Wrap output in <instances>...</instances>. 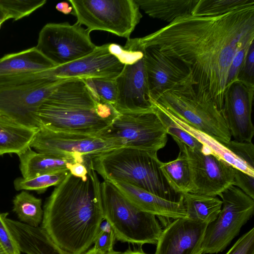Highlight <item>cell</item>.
<instances>
[{
  "label": "cell",
  "mask_w": 254,
  "mask_h": 254,
  "mask_svg": "<svg viewBox=\"0 0 254 254\" xmlns=\"http://www.w3.org/2000/svg\"><path fill=\"white\" fill-rule=\"evenodd\" d=\"M12 202V211L20 222L30 226L39 227L43 216L41 199L23 190L14 197Z\"/></svg>",
  "instance_id": "obj_28"
},
{
  "label": "cell",
  "mask_w": 254,
  "mask_h": 254,
  "mask_svg": "<svg viewBox=\"0 0 254 254\" xmlns=\"http://www.w3.org/2000/svg\"><path fill=\"white\" fill-rule=\"evenodd\" d=\"M152 102L157 114L165 126L168 134L171 135L173 138L178 139L192 149L201 151L206 154L212 153L195 138L178 127L158 104L153 101Z\"/></svg>",
  "instance_id": "obj_31"
},
{
  "label": "cell",
  "mask_w": 254,
  "mask_h": 254,
  "mask_svg": "<svg viewBox=\"0 0 254 254\" xmlns=\"http://www.w3.org/2000/svg\"><path fill=\"white\" fill-rule=\"evenodd\" d=\"M193 86L190 76L152 101L222 144L228 143L232 136L221 111L215 102L200 99Z\"/></svg>",
  "instance_id": "obj_7"
},
{
  "label": "cell",
  "mask_w": 254,
  "mask_h": 254,
  "mask_svg": "<svg viewBox=\"0 0 254 254\" xmlns=\"http://www.w3.org/2000/svg\"><path fill=\"white\" fill-rule=\"evenodd\" d=\"M114 107L101 102L82 79L61 81L40 106L39 127L96 136L118 115Z\"/></svg>",
  "instance_id": "obj_3"
},
{
  "label": "cell",
  "mask_w": 254,
  "mask_h": 254,
  "mask_svg": "<svg viewBox=\"0 0 254 254\" xmlns=\"http://www.w3.org/2000/svg\"><path fill=\"white\" fill-rule=\"evenodd\" d=\"M254 85L237 80L227 89L221 112L232 137L252 142L254 127L252 120Z\"/></svg>",
  "instance_id": "obj_16"
},
{
  "label": "cell",
  "mask_w": 254,
  "mask_h": 254,
  "mask_svg": "<svg viewBox=\"0 0 254 254\" xmlns=\"http://www.w3.org/2000/svg\"><path fill=\"white\" fill-rule=\"evenodd\" d=\"M136 40L183 62L198 97L221 111L232 60L254 43V4L216 16H182Z\"/></svg>",
  "instance_id": "obj_1"
},
{
  "label": "cell",
  "mask_w": 254,
  "mask_h": 254,
  "mask_svg": "<svg viewBox=\"0 0 254 254\" xmlns=\"http://www.w3.org/2000/svg\"><path fill=\"white\" fill-rule=\"evenodd\" d=\"M111 183L133 205L141 211L162 219L175 220L186 218V209L180 196L178 200H170L124 182Z\"/></svg>",
  "instance_id": "obj_19"
},
{
  "label": "cell",
  "mask_w": 254,
  "mask_h": 254,
  "mask_svg": "<svg viewBox=\"0 0 254 254\" xmlns=\"http://www.w3.org/2000/svg\"><path fill=\"white\" fill-rule=\"evenodd\" d=\"M254 4V0H198L192 15L216 16Z\"/></svg>",
  "instance_id": "obj_29"
},
{
  "label": "cell",
  "mask_w": 254,
  "mask_h": 254,
  "mask_svg": "<svg viewBox=\"0 0 254 254\" xmlns=\"http://www.w3.org/2000/svg\"><path fill=\"white\" fill-rule=\"evenodd\" d=\"M186 211V218L208 225L217 217L222 207L216 196L188 192L180 194Z\"/></svg>",
  "instance_id": "obj_25"
},
{
  "label": "cell",
  "mask_w": 254,
  "mask_h": 254,
  "mask_svg": "<svg viewBox=\"0 0 254 254\" xmlns=\"http://www.w3.org/2000/svg\"><path fill=\"white\" fill-rule=\"evenodd\" d=\"M8 213H0V244L7 254H21L18 246L5 223Z\"/></svg>",
  "instance_id": "obj_36"
},
{
  "label": "cell",
  "mask_w": 254,
  "mask_h": 254,
  "mask_svg": "<svg viewBox=\"0 0 254 254\" xmlns=\"http://www.w3.org/2000/svg\"><path fill=\"white\" fill-rule=\"evenodd\" d=\"M106 254H148L144 253L142 250H132L131 249H128L124 252H118L114 250L112 252L107 253Z\"/></svg>",
  "instance_id": "obj_43"
},
{
  "label": "cell",
  "mask_w": 254,
  "mask_h": 254,
  "mask_svg": "<svg viewBox=\"0 0 254 254\" xmlns=\"http://www.w3.org/2000/svg\"><path fill=\"white\" fill-rule=\"evenodd\" d=\"M8 17L0 9V29L2 23L5 21L8 20Z\"/></svg>",
  "instance_id": "obj_45"
},
{
  "label": "cell",
  "mask_w": 254,
  "mask_h": 254,
  "mask_svg": "<svg viewBox=\"0 0 254 254\" xmlns=\"http://www.w3.org/2000/svg\"><path fill=\"white\" fill-rule=\"evenodd\" d=\"M7 227L21 252L26 254H61L41 227L6 218Z\"/></svg>",
  "instance_id": "obj_21"
},
{
  "label": "cell",
  "mask_w": 254,
  "mask_h": 254,
  "mask_svg": "<svg viewBox=\"0 0 254 254\" xmlns=\"http://www.w3.org/2000/svg\"><path fill=\"white\" fill-rule=\"evenodd\" d=\"M86 179L69 173L47 199L41 228L61 254H82L93 245L104 219L100 183L91 164Z\"/></svg>",
  "instance_id": "obj_2"
},
{
  "label": "cell",
  "mask_w": 254,
  "mask_h": 254,
  "mask_svg": "<svg viewBox=\"0 0 254 254\" xmlns=\"http://www.w3.org/2000/svg\"><path fill=\"white\" fill-rule=\"evenodd\" d=\"M55 66L34 47L0 58V77L41 72Z\"/></svg>",
  "instance_id": "obj_22"
},
{
  "label": "cell",
  "mask_w": 254,
  "mask_h": 254,
  "mask_svg": "<svg viewBox=\"0 0 254 254\" xmlns=\"http://www.w3.org/2000/svg\"><path fill=\"white\" fill-rule=\"evenodd\" d=\"M238 80L254 85V43L250 46L241 67Z\"/></svg>",
  "instance_id": "obj_37"
},
{
  "label": "cell",
  "mask_w": 254,
  "mask_h": 254,
  "mask_svg": "<svg viewBox=\"0 0 254 254\" xmlns=\"http://www.w3.org/2000/svg\"><path fill=\"white\" fill-rule=\"evenodd\" d=\"M160 169L168 186L175 193L190 192V172L185 154L179 151L177 157L168 162L160 161Z\"/></svg>",
  "instance_id": "obj_27"
},
{
  "label": "cell",
  "mask_w": 254,
  "mask_h": 254,
  "mask_svg": "<svg viewBox=\"0 0 254 254\" xmlns=\"http://www.w3.org/2000/svg\"><path fill=\"white\" fill-rule=\"evenodd\" d=\"M109 48L125 64L115 79L117 98L114 108L118 113L139 112L153 107L149 92L142 50L136 38H129L125 46L112 43Z\"/></svg>",
  "instance_id": "obj_8"
},
{
  "label": "cell",
  "mask_w": 254,
  "mask_h": 254,
  "mask_svg": "<svg viewBox=\"0 0 254 254\" xmlns=\"http://www.w3.org/2000/svg\"><path fill=\"white\" fill-rule=\"evenodd\" d=\"M83 80L101 102L114 106L118 94L115 79L94 77Z\"/></svg>",
  "instance_id": "obj_33"
},
{
  "label": "cell",
  "mask_w": 254,
  "mask_h": 254,
  "mask_svg": "<svg viewBox=\"0 0 254 254\" xmlns=\"http://www.w3.org/2000/svg\"><path fill=\"white\" fill-rule=\"evenodd\" d=\"M207 225L187 218L173 220L162 230L154 254H202Z\"/></svg>",
  "instance_id": "obj_18"
},
{
  "label": "cell",
  "mask_w": 254,
  "mask_h": 254,
  "mask_svg": "<svg viewBox=\"0 0 254 254\" xmlns=\"http://www.w3.org/2000/svg\"><path fill=\"white\" fill-rule=\"evenodd\" d=\"M116 240L112 227L107 221L104 219L99 226L93 248L106 254L114 250Z\"/></svg>",
  "instance_id": "obj_34"
},
{
  "label": "cell",
  "mask_w": 254,
  "mask_h": 254,
  "mask_svg": "<svg viewBox=\"0 0 254 254\" xmlns=\"http://www.w3.org/2000/svg\"><path fill=\"white\" fill-rule=\"evenodd\" d=\"M250 46L240 49L236 53L229 68L226 90L232 83L238 80L241 67Z\"/></svg>",
  "instance_id": "obj_40"
},
{
  "label": "cell",
  "mask_w": 254,
  "mask_h": 254,
  "mask_svg": "<svg viewBox=\"0 0 254 254\" xmlns=\"http://www.w3.org/2000/svg\"><path fill=\"white\" fill-rule=\"evenodd\" d=\"M140 47L144 54L152 101L191 76L189 69L180 60L154 48Z\"/></svg>",
  "instance_id": "obj_17"
},
{
  "label": "cell",
  "mask_w": 254,
  "mask_h": 254,
  "mask_svg": "<svg viewBox=\"0 0 254 254\" xmlns=\"http://www.w3.org/2000/svg\"><path fill=\"white\" fill-rule=\"evenodd\" d=\"M109 44L96 48L89 54L78 60L47 70L51 76L63 80L94 77L116 79L125 64L111 53Z\"/></svg>",
  "instance_id": "obj_15"
},
{
  "label": "cell",
  "mask_w": 254,
  "mask_h": 254,
  "mask_svg": "<svg viewBox=\"0 0 254 254\" xmlns=\"http://www.w3.org/2000/svg\"><path fill=\"white\" fill-rule=\"evenodd\" d=\"M56 9L63 13L67 14L71 13L72 11L71 6L65 2H62L58 3L56 6Z\"/></svg>",
  "instance_id": "obj_42"
},
{
  "label": "cell",
  "mask_w": 254,
  "mask_h": 254,
  "mask_svg": "<svg viewBox=\"0 0 254 254\" xmlns=\"http://www.w3.org/2000/svg\"><path fill=\"white\" fill-rule=\"evenodd\" d=\"M198 0H135L139 8L151 17L170 23L191 15Z\"/></svg>",
  "instance_id": "obj_26"
},
{
  "label": "cell",
  "mask_w": 254,
  "mask_h": 254,
  "mask_svg": "<svg viewBox=\"0 0 254 254\" xmlns=\"http://www.w3.org/2000/svg\"><path fill=\"white\" fill-rule=\"evenodd\" d=\"M173 138L187 158L190 177L189 192L217 196L234 185L235 168L232 165L213 153L192 149Z\"/></svg>",
  "instance_id": "obj_13"
},
{
  "label": "cell",
  "mask_w": 254,
  "mask_h": 254,
  "mask_svg": "<svg viewBox=\"0 0 254 254\" xmlns=\"http://www.w3.org/2000/svg\"><path fill=\"white\" fill-rule=\"evenodd\" d=\"M0 254H7V253L5 251L3 248L2 247L1 245L0 244Z\"/></svg>",
  "instance_id": "obj_46"
},
{
  "label": "cell",
  "mask_w": 254,
  "mask_h": 254,
  "mask_svg": "<svg viewBox=\"0 0 254 254\" xmlns=\"http://www.w3.org/2000/svg\"><path fill=\"white\" fill-rule=\"evenodd\" d=\"M86 164L80 163H70L68 165V170L71 175L86 179L88 176V167Z\"/></svg>",
  "instance_id": "obj_41"
},
{
  "label": "cell",
  "mask_w": 254,
  "mask_h": 254,
  "mask_svg": "<svg viewBox=\"0 0 254 254\" xmlns=\"http://www.w3.org/2000/svg\"><path fill=\"white\" fill-rule=\"evenodd\" d=\"M226 254H254V228L242 236Z\"/></svg>",
  "instance_id": "obj_38"
},
{
  "label": "cell",
  "mask_w": 254,
  "mask_h": 254,
  "mask_svg": "<svg viewBox=\"0 0 254 254\" xmlns=\"http://www.w3.org/2000/svg\"><path fill=\"white\" fill-rule=\"evenodd\" d=\"M224 145L248 166L254 169V145L252 142L231 140Z\"/></svg>",
  "instance_id": "obj_35"
},
{
  "label": "cell",
  "mask_w": 254,
  "mask_h": 254,
  "mask_svg": "<svg viewBox=\"0 0 254 254\" xmlns=\"http://www.w3.org/2000/svg\"><path fill=\"white\" fill-rule=\"evenodd\" d=\"M62 80L46 70L0 77V115L39 128L36 111Z\"/></svg>",
  "instance_id": "obj_5"
},
{
  "label": "cell",
  "mask_w": 254,
  "mask_h": 254,
  "mask_svg": "<svg viewBox=\"0 0 254 254\" xmlns=\"http://www.w3.org/2000/svg\"><path fill=\"white\" fill-rule=\"evenodd\" d=\"M90 32L77 23H49L40 30L35 46L56 66L70 63L92 53L97 47Z\"/></svg>",
  "instance_id": "obj_12"
},
{
  "label": "cell",
  "mask_w": 254,
  "mask_h": 254,
  "mask_svg": "<svg viewBox=\"0 0 254 254\" xmlns=\"http://www.w3.org/2000/svg\"><path fill=\"white\" fill-rule=\"evenodd\" d=\"M157 154L129 147L91 157V167L104 181L122 182L162 198L175 200L160 169Z\"/></svg>",
  "instance_id": "obj_4"
},
{
  "label": "cell",
  "mask_w": 254,
  "mask_h": 254,
  "mask_svg": "<svg viewBox=\"0 0 254 254\" xmlns=\"http://www.w3.org/2000/svg\"><path fill=\"white\" fill-rule=\"evenodd\" d=\"M38 129L0 115V156L12 153L19 156L24 152L30 147Z\"/></svg>",
  "instance_id": "obj_23"
},
{
  "label": "cell",
  "mask_w": 254,
  "mask_h": 254,
  "mask_svg": "<svg viewBox=\"0 0 254 254\" xmlns=\"http://www.w3.org/2000/svg\"><path fill=\"white\" fill-rule=\"evenodd\" d=\"M36 152L55 156H90L123 147L120 140L40 127L30 144Z\"/></svg>",
  "instance_id": "obj_14"
},
{
  "label": "cell",
  "mask_w": 254,
  "mask_h": 254,
  "mask_svg": "<svg viewBox=\"0 0 254 254\" xmlns=\"http://www.w3.org/2000/svg\"><path fill=\"white\" fill-rule=\"evenodd\" d=\"M46 0H0V9L9 19L16 21L43 6Z\"/></svg>",
  "instance_id": "obj_32"
},
{
  "label": "cell",
  "mask_w": 254,
  "mask_h": 254,
  "mask_svg": "<svg viewBox=\"0 0 254 254\" xmlns=\"http://www.w3.org/2000/svg\"><path fill=\"white\" fill-rule=\"evenodd\" d=\"M69 173L68 169H65L28 179L19 177L14 180V187L16 190H35L38 193H42L49 187L58 186Z\"/></svg>",
  "instance_id": "obj_30"
},
{
  "label": "cell",
  "mask_w": 254,
  "mask_h": 254,
  "mask_svg": "<svg viewBox=\"0 0 254 254\" xmlns=\"http://www.w3.org/2000/svg\"><path fill=\"white\" fill-rule=\"evenodd\" d=\"M100 200L104 218L116 240L138 246L156 244L163 230L156 216L135 207L109 181L100 183Z\"/></svg>",
  "instance_id": "obj_6"
},
{
  "label": "cell",
  "mask_w": 254,
  "mask_h": 254,
  "mask_svg": "<svg viewBox=\"0 0 254 254\" xmlns=\"http://www.w3.org/2000/svg\"><path fill=\"white\" fill-rule=\"evenodd\" d=\"M164 125L152 109L119 113L111 125L96 136L120 141L123 147H129L157 154L167 142Z\"/></svg>",
  "instance_id": "obj_10"
},
{
  "label": "cell",
  "mask_w": 254,
  "mask_h": 254,
  "mask_svg": "<svg viewBox=\"0 0 254 254\" xmlns=\"http://www.w3.org/2000/svg\"><path fill=\"white\" fill-rule=\"evenodd\" d=\"M82 254H106L98 250L97 249H95L93 247H92L91 249H89L88 250H87L86 252H85L84 253Z\"/></svg>",
  "instance_id": "obj_44"
},
{
  "label": "cell",
  "mask_w": 254,
  "mask_h": 254,
  "mask_svg": "<svg viewBox=\"0 0 254 254\" xmlns=\"http://www.w3.org/2000/svg\"><path fill=\"white\" fill-rule=\"evenodd\" d=\"M18 156L21 174L26 179L68 169L70 163L86 164L90 157L79 155L55 156L36 152L31 147Z\"/></svg>",
  "instance_id": "obj_20"
},
{
  "label": "cell",
  "mask_w": 254,
  "mask_h": 254,
  "mask_svg": "<svg viewBox=\"0 0 254 254\" xmlns=\"http://www.w3.org/2000/svg\"><path fill=\"white\" fill-rule=\"evenodd\" d=\"M158 105L178 127L195 138L209 149L213 154L229 163L234 168L251 176H254V169L248 166L242 160L227 148L224 145L207 134L193 127L190 125L174 116L159 104Z\"/></svg>",
  "instance_id": "obj_24"
},
{
  "label": "cell",
  "mask_w": 254,
  "mask_h": 254,
  "mask_svg": "<svg viewBox=\"0 0 254 254\" xmlns=\"http://www.w3.org/2000/svg\"><path fill=\"white\" fill-rule=\"evenodd\" d=\"M222 202L216 218L206 228L202 242V254L223 251L239 233L254 214V199L231 185L218 195Z\"/></svg>",
  "instance_id": "obj_11"
},
{
  "label": "cell",
  "mask_w": 254,
  "mask_h": 254,
  "mask_svg": "<svg viewBox=\"0 0 254 254\" xmlns=\"http://www.w3.org/2000/svg\"><path fill=\"white\" fill-rule=\"evenodd\" d=\"M76 23L90 32L105 31L118 36H130L142 15L135 0H69Z\"/></svg>",
  "instance_id": "obj_9"
},
{
  "label": "cell",
  "mask_w": 254,
  "mask_h": 254,
  "mask_svg": "<svg viewBox=\"0 0 254 254\" xmlns=\"http://www.w3.org/2000/svg\"><path fill=\"white\" fill-rule=\"evenodd\" d=\"M234 185L254 199V176L235 168Z\"/></svg>",
  "instance_id": "obj_39"
}]
</instances>
